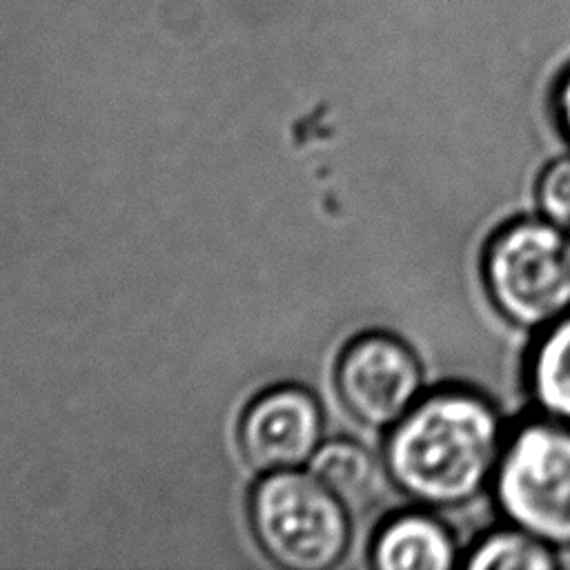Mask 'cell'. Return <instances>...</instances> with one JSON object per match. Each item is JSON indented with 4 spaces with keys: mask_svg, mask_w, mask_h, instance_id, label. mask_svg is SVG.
Segmentation results:
<instances>
[{
    "mask_svg": "<svg viewBox=\"0 0 570 570\" xmlns=\"http://www.w3.org/2000/svg\"><path fill=\"white\" fill-rule=\"evenodd\" d=\"M503 421L481 394L445 387L421 396L385 441V474L423 508H461L494 479Z\"/></svg>",
    "mask_w": 570,
    "mask_h": 570,
    "instance_id": "6da1fadb",
    "label": "cell"
},
{
    "mask_svg": "<svg viewBox=\"0 0 570 570\" xmlns=\"http://www.w3.org/2000/svg\"><path fill=\"white\" fill-rule=\"evenodd\" d=\"M423 372L416 354L396 336L370 332L354 338L336 365L345 410L367 428H392L419 399Z\"/></svg>",
    "mask_w": 570,
    "mask_h": 570,
    "instance_id": "5b68a950",
    "label": "cell"
},
{
    "mask_svg": "<svg viewBox=\"0 0 570 570\" xmlns=\"http://www.w3.org/2000/svg\"><path fill=\"white\" fill-rule=\"evenodd\" d=\"M539 216L570 234V156L552 160L537 180Z\"/></svg>",
    "mask_w": 570,
    "mask_h": 570,
    "instance_id": "8fae6325",
    "label": "cell"
},
{
    "mask_svg": "<svg viewBox=\"0 0 570 570\" xmlns=\"http://www.w3.org/2000/svg\"><path fill=\"white\" fill-rule=\"evenodd\" d=\"M323 416L316 399L294 385L261 394L243 414L240 450L245 461L263 472L289 470L318 450Z\"/></svg>",
    "mask_w": 570,
    "mask_h": 570,
    "instance_id": "8992f818",
    "label": "cell"
},
{
    "mask_svg": "<svg viewBox=\"0 0 570 570\" xmlns=\"http://www.w3.org/2000/svg\"><path fill=\"white\" fill-rule=\"evenodd\" d=\"M370 552L381 570H452L461 563L452 532L428 512H401L385 521Z\"/></svg>",
    "mask_w": 570,
    "mask_h": 570,
    "instance_id": "52a82bcc",
    "label": "cell"
},
{
    "mask_svg": "<svg viewBox=\"0 0 570 570\" xmlns=\"http://www.w3.org/2000/svg\"><path fill=\"white\" fill-rule=\"evenodd\" d=\"M528 387L548 419L570 425V312L546 325L532 345Z\"/></svg>",
    "mask_w": 570,
    "mask_h": 570,
    "instance_id": "9c48e42d",
    "label": "cell"
},
{
    "mask_svg": "<svg viewBox=\"0 0 570 570\" xmlns=\"http://www.w3.org/2000/svg\"><path fill=\"white\" fill-rule=\"evenodd\" d=\"M252 528L272 561L289 570H325L350 541L343 503L314 476L276 470L252 494Z\"/></svg>",
    "mask_w": 570,
    "mask_h": 570,
    "instance_id": "277c9868",
    "label": "cell"
},
{
    "mask_svg": "<svg viewBox=\"0 0 570 570\" xmlns=\"http://www.w3.org/2000/svg\"><path fill=\"white\" fill-rule=\"evenodd\" d=\"M309 470L347 512L356 514L372 508L379 499L385 465L381 468L361 443L330 441L314 452Z\"/></svg>",
    "mask_w": 570,
    "mask_h": 570,
    "instance_id": "ba28073f",
    "label": "cell"
},
{
    "mask_svg": "<svg viewBox=\"0 0 570 570\" xmlns=\"http://www.w3.org/2000/svg\"><path fill=\"white\" fill-rule=\"evenodd\" d=\"M483 281L505 321L543 330L570 312V234L541 216L505 225L485 247Z\"/></svg>",
    "mask_w": 570,
    "mask_h": 570,
    "instance_id": "7a4b0ae2",
    "label": "cell"
},
{
    "mask_svg": "<svg viewBox=\"0 0 570 570\" xmlns=\"http://www.w3.org/2000/svg\"><path fill=\"white\" fill-rule=\"evenodd\" d=\"M461 566L470 570H552L559 559L554 548L508 523L476 539Z\"/></svg>",
    "mask_w": 570,
    "mask_h": 570,
    "instance_id": "30bf717a",
    "label": "cell"
},
{
    "mask_svg": "<svg viewBox=\"0 0 570 570\" xmlns=\"http://www.w3.org/2000/svg\"><path fill=\"white\" fill-rule=\"evenodd\" d=\"M494 501L508 523L554 550H570V425L548 419L505 439Z\"/></svg>",
    "mask_w": 570,
    "mask_h": 570,
    "instance_id": "3957f363",
    "label": "cell"
},
{
    "mask_svg": "<svg viewBox=\"0 0 570 570\" xmlns=\"http://www.w3.org/2000/svg\"><path fill=\"white\" fill-rule=\"evenodd\" d=\"M554 105H557L559 127H561L566 140L570 142V69L559 80V87H557V94H554Z\"/></svg>",
    "mask_w": 570,
    "mask_h": 570,
    "instance_id": "7c38bea8",
    "label": "cell"
}]
</instances>
